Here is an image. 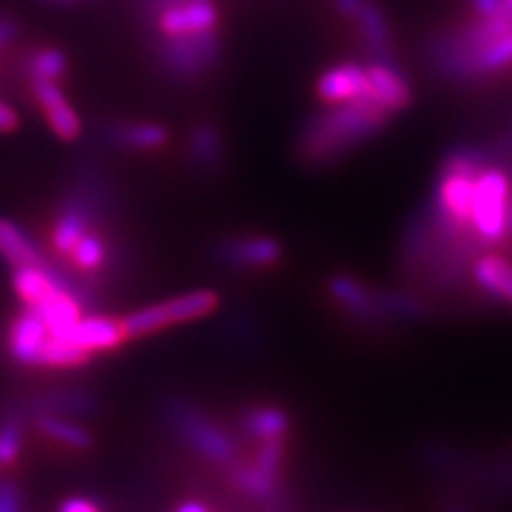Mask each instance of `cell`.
Masks as SVG:
<instances>
[{"label": "cell", "instance_id": "1", "mask_svg": "<svg viewBox=\"0 0 512 512\" xmlns=\"http://www.w3.org/2000/svg\"><path fill=\"white\" fill-rule=\"evenodd\" d=\"M392 112L373 95L351 102H339L328 112H320L304 124L299 136V155L309 164H332L347 152L375 138L387 126Z\"/></svg>", "mask_w": 512, "mask_h": 512}, {"label": "cell", "instance_id": "2", "mask_svg": "<svg viewBox=\"0 0 512 512\" xmlns=\"http://www.w3.org/2000/svg\"><path fill=\"white\" fill-rule=\"evenodd\" d=\"M166 418H169L178 437H183L192 451L209 458L211 463L230 465L235 460L233 439L197 406L188 401H171L166 408Z\"/></svg>", "mask_w": 512, "mask_h": 512}, {"label": "cell", "instance_id": "3", "mask_svg": "<svg viewBox=\"0 0 512 512\" xmlns=\"http://www.w3.org/2000/svg\"><path fill=\"white\" fill-rule=\"evenodd\" d=\"M510 178L505 171L486 166L475 181L472 200V230L486 245H496L508 233Z\"/></svg>", "mask_w": 512, "mask_h": 512}, {"label": "cell", "instance_id": "4", "mask_svg": "<svg viewBox=\"0 0 512 512\" xmlns=\"http://www.w3.org/2000/svg\"><path fill=\"white\" fill-rule=\"evenodd\" d=\"M162 64L171 76H200L209 72L221 57V41L214 31L197 36H171L166 38V46L159 50Z\"/></svg>", "mask_w": 512, "mask_h": 512}, {"label": "cell", "instance_id": "5", "mask_svg": "<svg viewBox=\"0 0 512 512\" xmlns=\"http://www.w3.org/2000/svg\"><path fill=\"white\" fill-rule=\"evenodd\" d=\"M216 259L228 268H271L283 259V245L268 235H233L219 242Z\"/></svg>", "mask_w": 512, "mask_h": 512}, {"label": "cell", "instance_id": "6", "mask_svg": "<svg viewBox=\"0 0 512 512\" xmlns=\"http://www.w3.org/2000/svg\"><path fill=\"white\" fill-rule=\"evenodd\" d=\"M157 24L164 38L207 34L219 24V10L214 0H176L159 10Z\"/></svg>", "mask_w": 512, "mask_h": 512}, {"label": "cell", "instance_id": "7", "mask_svg": "<svg viewBox=\"0 0 512 512\" xmlns=\"http://www.w3.org/2000/svg\"><path fill=\"white\" fill-rule=\"evenodd\" d=\"M475 176L439 174L437 209L439 221L456 233V228H472V200H475Z\"/></svg>", "mask_w": 512, "mask_h": 512}, {"label": "cell", "instance_id": "8", "mask_svg": "<svg viewBox=\"0 0 512 512\" xmlns=\"http://www.w3.org/2000/svg\"><path fill=\"white\" fill-rule=\"evenodd\" d=\"M31 95H34L38 107L46 114L48 126L60 140H76L81 136V121L74 107L64 98L62 88L57 81L50 79H31L29 81Z\"/></svg>", "mask_w": 512, "mask_h": 512}, {"label": "cell", "instance_id": "9", "mask_svg": "<svg viewBox=\"0 0 512 512\" xmlns=\"http://www.w3.org/2000/svg\"><path fill=\"white\" fill-rule=\"evenodd\" d=\"M50 335L46 320L38 316L36 309L27 306V311H22L12 320L8 328V354L17 366L36 368L38 351H41L43 342Z\"/></svg>", "mask_w": 512, "mask_h": 512}, {"label": "cell", "instance_id": "10", "mask_svg": "<svg viewBox=\"0 0 512 512\" xmlns=\"http://www.w3.org/2000/svg\"><path fill=\"white\" fill-rule=\"evenodd\" d=\"M328 292L351 318L361 320V323H377V320L387 318L380 306V299H377V292L368 290L361 280L351 278L347 273L332 275L328 280Z\"/></svg>", "mask_w": 512, "mask_h": 512}, {"label": "cell", "instance_id": "11", "mask_svg": "<svg viewBox=\"0 0 512 512\" xmlns=\"http://www.w3.org/2000/svg\"><path fill=\"white\" fill-rule=\"evenodd\" d=\"M57 337V335H55ZM76 347L91 351V354H102V351H114L121 344L128 342L124 325L121 320L107 316H88L79 318L64 335H60Z\"/></svg>", "mask_w": 512, "mask_h": 512}, {"label": "cell", "instance_id": "12", "mask_svg": "<svg viewBox=\"0 0 512 512\" xmlns=\"http://www.w3.org/2000/svg\"><path fill=\"white\" fill-rule=\"evenodd\" d=\"M318 98L328 105L351 102L363 95H370L368 72L361 64H339L320 76L316 83Z\"/></svg>", "mask_w": 512, "mask_h": 512}, {"label": "cell", "instance_id": "13", "mask_svg": "<svg viewBox=\"0 0 512 512\" xmlns=\"http://www.w3.org/2000/svg\"><path fill=\"white\" fill-rule=\"evenodd\" d=\"M366 72L370 83V95H373L382 107H387L392 114L411 107L413 88L406 76L399 72L396 64L373 62Z\"/></svg>", "mask_w": 512, "mask_h": 512}, {"label": "cell", "instance_id": "14", "mask_svg": "<svg viewBox=\"0 0 512 512\" xmlns=\"http://www.w3.org/2000/svg\"><path fill=\"white\" fill-rule=\"evenodd\" d=\"M354 22L358 24V31H361L363 46H366L370 60L382 64H396L392 29H389V22L380 5H375L373 0H366V5L358 12Z\"/></svg>", "mask_w": 512, "mask_h": 512}, {"label": "cell", "instance_id": "15", "mask_svg": "<svg viewBox=\"0 0 512 512\" xmlns=\"http://www.w3.org/2000/svg\"><path fill=\"white\" fill-rule=\"evenodd\" d=\"M105 140L121 150H140L152 152L166 145L169 133L164 126L147 124V121H112L102 131Z\"/></svg>", "mask_w": 512, "mask_h": 512}, {"label": "cell", "instance_id": "16", "mask_svg": "<svg viewBox=\"0 0 512 512\" xmlns=\"http://www.w3.org/2000/svg\"><path fill=\"white\" fill-rule=\"evenodd\" d=\"M0 256H3L12 268L50 266L48 256L36 247V242L31 240L17 223H12L8 219H0Z\"/></svg>", "mask_w": 512, "mask_h": 512}, {"label": "cell", "instance_id": "17", "mask_svg": "<svg viewBox=\"0 0 512 512\" xmlns=\"http://www.w3.org/2000/svg\"><path fill=\"white\" fill-rule=\"evenodd\" d=\"M31 422L38 430L41 437H46L55 444H60L64 448H72V451H88L93 444L91 432L86 427H81L79 422L64 420V415H55V413H29Z\"/></svg>", "mask_w": 512, "mask_h": 512}, {"label": "cell", "instance_id": "18", "mask_svg": "<svg viewBox=\"0 0 512 512\" xmlns=\"http://www.w3.org/2000/svg\"><path fill=\"white\" fill-rule=\"evenodd\" d=\"M240 430L249 439L268 441V439H287L290 432V415L283 408L275 406H254L242 413Z\"/></svg>", "mask_w": 512, "mask_h": 512}, {"label": "cell", "instance_id": "19", "mask_svg": "<svg viewBox=\"0 0 512 512\" xmlns=\"http://www.w3.org/2000/svg\"><path fill=\"white\" fill-rule=\"evenodd\" d=\"M190 162L202 171H216L226 159V147H223V136L214 124H197L190 131Z\"/></svg>", "mask_w": 512, "mask_h": 512}, {"label": "cell", "instance_id": "20", "mask_svg": "<svg viewBox=\"0 0 512 512\" xmlns=\"http://www.w3.org/2000/svg\"><path fill=\"white\" fill-rule=\"evenodd\" d=\"M475 283L489 297L512 304V264L503 256H484L475 264Z\"/></svg>", "mask_w": 512, "mask_h": 512}, {"label": "cell", "instance_id": "21", "mask_svg": "<svg viewBox=\"0 0 512 512\" xmlns=\"http://www.w3.org/2000/svg\"><path fill=\"white\" fill-rule=\"evenodd\" d=\"M166 318H169L171 325L190 323V320L204 318L209 313L219 309V294L211 290H195L188 294H181V297L169 299V302H162Z\"/></svg>", "mask_w": 512, "mask_h": 512}, {"label": "cell", "instance_id": "22", "mask_svg": "<svg viewBox=\"0 0 512 512\" xmlns=\"http://www.w3.org/2000/svg\"><path fill=\"white\" fill-rule=\"evenodd\" d=\"M93 361L91 351L76 347V344L67 342V339L48 335L43 342L41 351H38L36 368H53V370H67V368H81Z\"/></svg>", "mask_w": 512, "mask_h": 512}, {"label": "cell", "instance_id": "23", "mask_svg": "<svg viewBox=\"0 0 512 512\" xmlns=\"http://www.w3.org/2000/svg\"><path fill=\"white\" fill-rule=\"evenodd\" d=\"M230 482H233L242 494L259 498V501H268L278 494V486H280V477L268 475V472L259 470L254 463L245 465L233 460L230 463Z\"/></svg>", "mask_w": 512, "mask_h": 512}, {"label": "cell", "instance_id": "24", "mask_svg": "<svg viewBox=\"0 0 512 512\" xmlns=\"http://www.w3.org/2000/svg\"><path fill=\"white\" fill-rule=\"evenodd\" d=\"M508 67H512V27L472 57V81L479 76L501 74Z\"/></svg>", "mask_w": 512, "mask_h": 512}, {"label": "cell", "instance_id": "25", "mask_svg": "<svg viewBox=\"0 0 512 512\" xmlns=\"http://www.w3.org/2000/svg\"><path fill=\"white\" fill-rule=\"evenodd\" d=\"M107 256H110V247L102 240V235L86 233L79 242H76V247L72 249V254L67 256L64 264L72 266L74 271H79L83 275H91L98 273L100 268L107 264Z\"/></svg>", "mask_w": 512, "mask_h": 512}, {"label": "cell", "instance_id": "26", "mask_svg": "<svg viewBox=\"0 0 512 512\" xmlns=\"http://www.w3.org/2000/svg\"><path fill=\"white\" fill-rule=\"evenodd\" d=\"M24 415L19 408H8L0 420V470H10L19 460L24 441Z\"/></svg>", "mask_w": 512, "mask_h": 512}, {"label": "cell", "instance_id": "27", "mask_svg": "<svg viewBox=\"0 0 512 512\" xmlns=\"http://www.w3.org/2000/svg\"><path fill=\"white\" fill-rule=\"evenodd\" d=\"M95 399L91 394L81 392H60L53 396H41V399L31 401L29 413H55V415H86L93 413Z\"/></svg>", "mask_w": 512, "mask_h": 512}, {"label": "cell", "instance_id": "28", "mask_svg": "<svg viewBox=\"0 0 512 512\" xmlns=\"http://www.w3.org/2000/svg\"><path fill=\"white\" fill-rule=\"evenodd\" d=\"M489 166V157L486 152L475 150V147H456L448 152L441 162L439 174H463V176H479Z\"/></svg>", "mask_w": 512, "mask_h": 512}, {"label": "cell", "instance_id": "29", "mask_svg": "<svg viewBox=\"0 0 512 512\" xmlns=\"http://www.w3.org/2000/svg\"><path fill=\"white\" fill-rule=\"evenodd\" d=\"M27 72L29 79L57 81L67 74V57L57 48H43L29 57Z\"/></svg>", "mask_w": 512, "mask_h": 512}, {"label": "cell", "instance_id": "30", "mask_svg": "<svg viewBox=\"0 0 512 512\" xmlns=\"http://www.w3.org/2000/svg\"><path fill=\"white\" fill-rule=\"evenodd\" d=\"M377 299H380V306L387 318L399 316V318L415 320L422 316V304L415 297H411V294L394 292V290H380L377 292Z\"/></svg>", "mask_w": 512, "mask_h": 512}, {"label": "cell", "instance_id": "31", "mask_svg": "<svg viewBox=\"0 0 512 512\" xmlns=\"http://www.w3.org/2000/svg\"><path fill=\"white\" fill-rule=\"evenodd\" d=\"M0 512H22V494L17 484L8 479L0 482Z\"/></svg>", "mask_w": 512, "mask_h": 512}, {"label": "cell", "instance_id": "32", "mask_svg": "<svg viewBox=\"0 0 512 512\" xmlns=\"http://www.w3.org/2000/svg\"><path fill=\"white\" fill-rule=\"evenodd\" d=\"M470 5L477 17H491V15H498V12L508 10L505 0H470Z\"/></svg>", "mask_w": 512, "mask_h": 512}, {"label": "cell", "instance_id": "33", "mask_svg": "<svg viewBox=\"0 0 512 512\" xmlns=\"http://www.w3.org/2000/svg\"><path fill=\"white\" fill-rule=\"evenodd\" d=\"M332 5H335L337 15L349 19V22H354L358 12H361L363 5H366V0H332Z\"/></svg>", "mask_w": 512, "mask_h": 512}, {"label": "cell", "instance_id": "34", "mask_svg": "<svg viewBox=\"0 0 512 512\" xmlns=\"http://www.w3.org/2000/svg\"><path fill=\"white\" fill-rule=\"evenodd\" d=\"M17 126H19V117H17V112L12 110V107L5 105L3 100H0V133H10V131H15Z\"/></svg>", "mask_w": 512, "mask_h": 512}, {"label": "cell", "instance_id": "35", "mask_svg": "<svg viewBox=\"0 0 512 512\" xmlns=\"http://www.w3.org/2000/svg\"><path fill=\"white\" fill-rule=\"evenodd\" d=\"M60 512H100V508L86 498H72V501L62 503Z\"/></svg>", "mask_w": 512, "mask_h": 512}, {"label": "cell", "instance_id": "36", "mask_svg": "<svg viewBox=\"0 0 512 512\" xmlns=\"http://www.w3.org/2000/svg\"><path fill=\"white\" fill-rule=\"evenodd\" d=\"M178 512H209V510L200 503H185V505H181V508H178Z\"/></svg>", "mask_w": 512, "mask_h": 512}, {"label": "cell", "instance_id": "37", "mask_svg": "<svg viewBox=\"0 0 512 512\" xmlns=\"http://www.w3.org/2000/svg\"><path fill=\"white\" fill-rule=\"evenodd\" d=\"M446 512H470V510H465L463 505H451V508H446Z\"/></svg>", "mask_w": 512, "mask_h": 512}, {"label": "cell", "instance_id": "38", "mask_svg": "<svg viewBox=\"0 0 512 512\" xmlns=\"http://www.w3.org/2000/svg\"><path fill=\"white\" fill-rule=\"evenodd\" d=\"M508 230H512V202H510V211H508Z\"/></svg>", "mask_w": 512, "mask_h": 512}, {"label": "cell", "instance_id": "39", "mask_svg": "<svg viewBox=\"0 0 512 512\" xmlns=\"http://www.w3.org/2000/svg\"><path fill=\"white\" fill-rule=\"evenodd\" d=\"M505 5H508V8L512 10V0H505Z\"/></svg>", "mask_w": 512, "mask_h": 512}]
</instances>
